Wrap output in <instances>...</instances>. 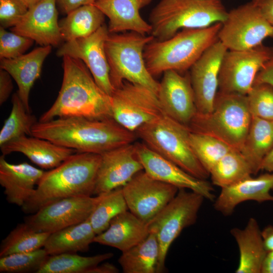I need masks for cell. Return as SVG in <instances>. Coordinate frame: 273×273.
<instances>
[{
  "instance_id": "7dc6e473",
  "label": "cell",
  "mask_w": 273,
  "mask_h": 273,
  "mask_svg": "<svg viewBox=\"0 0 273 273\" xmlns=\"http://www.w3.org/2000/svg\"><path fill=\"white\" fill-rule=\"evenodd\" d=\"M119 269L109 262L100 263L90 270L89 273H117Z\"/></svg>"
},
{
  "instance_id": "9c48e42d",
  "label": "cell",
  "mask_w": 273,
  "mask_h": 273,
  "mask_svg": "<svg viewBox=\"0 0 273 273\" xmlns=\"http://www.w3.org/2000/svg\"><path fill=\"white\" fill-rule=\"evenodd\" d=\"M204 199L200 194L179 189L175 197L147 223L149 233H154L158 242L157 273L164 271L172 243L185 228L196 222Z\"/></svg>"
},
{
  "instance_id": "8fae6325",
  "label": "cell",
  "mask_w": 273,
  "mask_h": 273,
  "mask_svg": "<svg viewBox=\"0 0 273 273\" xmlns=\"http://www.w3.org/2000/svg\"><path fill=\"white\" fill-rule=\"evenodd\" d=\"M110 97L112 118L132 132L164 113L157 94L141 84L124 81Z\"/></svg>"
},
{
  "instance_id": "7a4b0ae2",
  "label": "cell",
  "mask_w": 273,
  "mask_h": 273,
  "mask_svg": "<svg viewBox=\"0 0 273 273\" xmlns=\"http://www.w3.org/2000/svg\"><path fill=\"white\" fill-rule=\"evenodd\" d=\"M63 57V77L58 96L39 122L55 117L112 118L111 100L97 84L90 72L80 59Z\"/></svg>"
},
{
  "instance_id": "4316f807",
  "label": "cell",
  "mask_w": 273,
  "mask_h": 273,
  "mask_svg": "<svg viewBox=\"0 0 273 273\" xmlns=\"http://www.w3.org/2000/svg\"><path fill=\"white\" fill-rule=\"evenodd\" d=\"M230 232L237 244L240 253L239 263L235 272H261L267 252L257 220L250 217L243 229L234 228Z\"/></svg>"
},
{
  "instance_id": "cb8c5ba5",
  "label": "cell",
  "mask_w": 273,
  "mask_h": 273,
  "mask_svg": "<svg viewBox=\"0 0 273 273\" xmlns=\"http://www.w3.org/2000/svg\"><path fill=\"white\" fill-rule=\"evenodd\" d=\"M3 155L13 152L21 153L31 162L43 169H53L77 152L47 140L24 135L1 146Z\"/></svg>"
},
{
  "instance_id": "f907efd6",
  "label": "cell",
  "mask_w": 273,
  "mask_h": 273,
  "mask_svg": "<svg viewBox=\"0 0 273 273\" xmlns=\"http://www.w3.org/2000/svg\"><path fill=\"white\" fill-rule=\"evenodd\" d=\"M28 7L30 8L34 6L36 4L38 3L42 0H21Z\"/></svg>"
},
{
  "instance_id": "f546056e",
  "label": "cell",
  "mask_w": 273,
  "mask_h": 273,
  "mask_svg": "<svg viewBox=\"0 0 273 273\" xmlns=\"http://www.w3.org/2000/svg\"><path fill=\"white\" fill-rule=\"evenodd\" d=\"M105 16L94 4L72 11L59 22L63 40L66 42L89 36L104 24Z\"/></svg>"
},
{
  "instance_id": "b9f144b4",
  "label": "cell",
  "mask_w": 273,
  "mask_h": 273,
  "mask_svg": "<svg viewBox=\"0 0 273 273\" xmlns=\"http://www.w3.org/2000/svg\"><path fill=\"white\" fill-rule=\"evenodd\" d=\"M12 76L5 70L0 69V105L9 98L13 89Z\"/></svg>"
},
{
  "instance_id": "d6986e66",
  "label": "cell",
  "mask_w": 273,
  "mask_h": 273,
  "mask_svg": "<svg viewBox=\"0 0 273 273\" xmlns=\"http://www.w3.org/2000/svg\"><path fill=\"white\" fill-rule=\"evenodd\" d=\"M157 96L164 114L188 126L197 112L189 73L183 75L174 70L164 72Z\"/></svg>"
},
{
  "instance_id": "d4e9b609",
  "label": "cell",
  "mask_w": 273,
  "mask_h": 273,
  "mask_svg": "<svg viewBox=\"0 0 273 273\" xmlns=\"http://www.w3.org/2000/svg\"><path fill=\"white\" fill-rule=\"evenodd\" d=\"M52 47L41 46L15 58L1 59V68L7 71L15 80L18 86L17 93L29 112L31 89L40 75L43 63L51 53Z\"/></svg>"
},
{
  "instance_id": "7c38bea8",
  "label": "cell",
  "mask_w": 273,
  "mask_h": 273,
  "mask_svg": "<svg viewBox=\"0 0 273 273\" xmlns=\"http://www.w3.org/2000/svg\"><path fill=\"white\" fill-rule=\"evenodd\" d=\"M273 55V47L263 44L244 50H227L220 65L218 91L247 95L256 75Z\"/></svg>"
},
{
  "instance_id": "e575fe53",
  "label": "cell",
  "mask_w": 273,
  "mask_h": 273,
  "mask_svg": "<svg viewBox=\"0 0 273 273\" xmlns=\"http://www.w3.org/2000/svg\"><path fill=\"white\" fill-rule=\"evenodd\" d=\"M12 108L0 131V146L24 135L32 136V129L37 122L28 112L17 93L12 97Z\"/></svg>"
},
{
  "instance_id": "4fadbf2b",
  "label": "cell",
  "mask_w": 273,
  "mask_h": 273,
  "mask_svg": "<svg viewBox=\"0 0 273 273\" xmlns=\"http://www.w3.org/2000/svg\"><path fill=\"white\" fill-rule=\"evenodd\" d=\"M179 189L153 178L144 170L122 187L128 210L146 223L175 197Z\"/></svg>"
},
{
  "instance_id": "484cf974",
  "label": "cell",
  "mask_w": 273,
  "mask_h": 273,
  "mask_svg": "<svg viewBox=\"0 0 273 273\" xmlns=\"http://www.w3.org/2000/svg\"><path fill=\"white\" fill-rule=\"evenodd\" d=\"M149 235L147 224L128 210L110 221L108 228L96 235L94 242L124 252L138 244Z\"/></svg>"
},
{
  "instance_id": "9a60e30c",
  "label": "cell",
  "mask_w": 273,
  "mask_h": 273,
  "mask_svg": "<svg viewBox=\"0 0 273 273\" xmlns=\"http://www.w3.org/2000/svg\"><path fill=\"white\" fill-rule=\"evenodd\" d=\"M109 33L108 27L104 24L88 36L66 41L58 49L57 55L81 60L99 86L110 96L115 88L110 80V67L105 48Z\"/></svg>"
},
{
  "instance_id": "1f68e13d",
  "label": "cell",
  "mask_w": 273,
  "mask_h": 273,
  "mask_svg": "<svg viewBox=\"0 0 273 273\" xmlns=\"http://www.w3.org/2000/svg\"><path fill=\"white\" fill-rule=\"evenodd\" d=\"M209 174L212 184L222 188L250 178L253 173L241 152L233 150L215 164Z\"/></svg>"
},
{
  "instance_id": "d590c367",
  "label": "cell",
  "mask_w": 273,
  "mask_h": 273,
  "mask_svg": "<svg viewBox=\"0 0 273 273\" xmlns=\"http://www.w3.org/2000/svg\"><path fill=\"white\" fill-rule=\"evenodd\" d=\"M101 195L100 200L88 218L96 235L105 231L114 217L128 210L122 187Z\"/></svg>"
},
{
  "instance_id": "2e32d148",
  "label": "cell",
  "mask_w": 273,
  "mask_h": 273,
  "mask_svg": "<svg viewBox=\"0 0 273 273\" xmlns=\"http://www.w3.org/2000/svg\"><path fill=\"white\" fill-rule=\"evenodd\" d=\"M134 144L144 170L150 176L178 189H188L200 194L206 199L214 201V189L209 181L192 175L151 149L143 142Z\"/></svg>"
},
{
  "instance_id": "816d5d0a",
  "label": "cell",
  "mask_w": 273,
  "mask_h": 273,
  "mask_svg": "<svg viewBox=\"0 0 273 273\" xmlns=\"http://www.w3.org/2000/svg\"><path fill=\"white\" fill-rule=\"evenodd\" d=\"M267 254H268V255H273V251L268 253Z\"/></svg>"
},
{
  "instance_id": "f6af8a7d",
  "label": "cell",
  "mask_w": 273,
  "mask_h": 273,
  "mask_svg": "<svg viewBox=\"0 0 273 273\" xmlns=\"http://www.w3.org/2000/svg\"><path fill=\"white\" fill-rule=\"evenodd\" d=\"M267 21L273 26V0H252Z\"/></svg>"
},
{
  "instance_id": "d6a6232c",
  "label": "cell",
  "mask_w": 273,
  "mask_h": 273,
  "mask_svg": "<svg viewBox=\"0 0 273 273\" xmlns=\"http://www.w3.org/2000/svg\"><path fill=\"white\" fill-rule=\"evenodd\" d=\"M113 255L111 252L92 256H82L76 253L50 255L37 273H89L94 267Z\"/></svg>"
},
{
  "instance_id": "60d3db41",
  "label": "cell",
  "mask_w": 273,
  "mask_h": 273,
  "mask_svg": "<svg viewBox=\"0 0 273 273\" xmlns=\"http://www.w3.org/2000/svg\"><path fill=\"white\" fill-rule=\"evenodd\" d=\"M28 10L21 0H0L1 27L15 26Z\"/></svg>"
},
{
  "instance_id": "7402d4cb",
  "label": "cell",
  "mask_w": 273,
  "mask_h": 273,
  "mask_svg": "<svg viewBox=\"0 0 273 273\" xmlns=\"http://www.w3.org/2000/svg\"><path fill=\"white\" fill-rule=\"evenodd\" d=\"M27 162L12 164L4 155L0 157V184L7 201L22 207L33 194L44 173Z\"/></svg>"
},
{
  "instance_id": "5bb4252c",
  "label": "cell",
  "mask_w": 273,
  "mask_h": 273,
  "mask_svg": "<svg viewBox=\"0 0 273 273\" xmlns=\"http://www.w3.org/2000/svg\"><path fill=\"white\" fill-rule=\"evenodd\" d=\"M101 198V195L62 199L26 217L24 222L35 231L51 234L87 219Z\"/></svg>"
},
{
  "instance_id": "f1b7e54d",
  "label": "cell",
  "mask_w": 273,
  "mask_h": 273,
  "mask_svg": "<svg viewBox=\"0 0 273 273\" xmlns=\"http://www.w3.org/2000/svg\"><path fill=\"white\" fill-rule=\"evenodd\" d=\"M273 148V121L252 117L241 153L249 164L253 174L260 170L262 163Z\"/></svg>"
},
{
  "instance_id": "5b68a950",
  "label": "cell",
  "mask_w": 273,
  "mask_h": 273,
  "mask_svg": "<svg viewBox=\"0 0 273 273\" xmlns=\"http://www.w3.org/2000/svg\"><path fill=\"white\" fill-rule=\"evenodd\" d=\"M228 13L221 0H160L150 15L151 34L158 40H165L181 29L222 23Z\"/></svg>"
},
{
  "instance_id": "8992f818",
  "label": "cell",
  "mask_w": 273,
  "mask_h": 273,
  "mask_svg": "<svg viewBox=\"0 0 273 273\" xmlns=\"http://www.w3.org/2000/svg\"><path fill=\"white\" fill-rule=\"evenodd\" d=\"M251 119L247 95L218 91L211 112H196L188 127L191 132L211 135L240 151Z\"/></svg>"
},
{
  "instance_id": "74e56055",
  "label": "cell",
  "mask_w": 273,
  "mask_h": 273,
  "mask_svg": "<svg viewBox=\"0 0 273 273\" xmlns=\"http://www.w3.org/2000/svg\"><path fill=\"white\" fill-rule=\"evenodd\" d=\"M50 255L43 248L15 253L0 258V272L37 273Z\"/></svg>"
},
{
  "instance_id": "4dcf8cb0",
  "label": "cell",
  "mask_w": 273,
  "mask_h": 273,
  "mask_svg": "<svg viewBox=\"0 0 273 273\" xmlns=\"http://www.w3.org/2000/svg\"><path fill=\"white\" fill-rule=\"evenodd\" d=\"M159 255L157 237L149 233L144 240L122 252L118 262L124 273H157Z\"/></svg>"
},
{
  "instance_id": "c3c4849f",
  "label": "cell",
  "mask_w": 273,
  "mask_h": 273,
  "mask_svg": "<svg viewBox=\"0 0 273 273\" xmlns=\"http://www.w3.org/2000/svg\"><path fill=\"white\" fill-rule=\"evenodd\" d=\"M261 170L268 172H273V148L264 159Z\"/></svg>"
},
{
  "instance_id": "ac0fdd59",
  "label": "cell",
  "mask_w": 273,
  "mask_h": 273,
  "mask_svg": "<svg viewBox=\"0 0 273 273\" xmlns=\"http://www.w3.org/2000/svg\"><path fill=\"white\" fill-rule=\"evenodd\" d=\"M143 170L134 143L107 151L101 154L94 195L122 187Z\"/></svg>"
},
{
  "instance_id": "7bdbcfd3",
  "label": "cell",
  "mask_w": 273,
  "mask_h": 273,
  "mask_svg": "<svg viewBox=\"0 0 273 273\" xmlns=\"http://www.w3.org/2000/svg\"><path fill=\"white\" fill-rule=\"evenodd\" d=\"M267 83L273 86V55L259 71L254 84Z\"/></svg>"
},
{
  "instance_id": "bcb514c9",
  "label": "cell",
  "mask_w": 273,
  "mask_h": 273,
  "mask_svg": "<svg viewBox=\"0 0 273 273\" xmlns=\"http://www.w3.org/2000/svg\"><path fill=\"white\" fill-rule=\"evenodd\" d=\"M261 236L267 254L273 251V225L266 226L261 231Z\"/></svg>"
},
{
  "instance_id": "52a82bcc",
  "label": "cell",
  "mask_w": 273,
  "mask_h": 273,
  "mask_svg": "<svg viewBox=\"0 0 273 273\" xmlns=\"http://www.w3.org/2000/svg\"><path fill=\"white\" fill-rule=\"evenodd\" d=\"M135 132L151 149L192 175L201 179L210 176L191 147L188 126L163 113Z\"/></svg>"
},
{
  "instance_id": "3957f363",
  "label": "cell",
  "mask_w": 273,
  "mask_h": 273,
  "mask_svg": "<svg viewBox=\"0 0 273 273\" xmlns=\"http://www.w3.org/2000/svg\"><path fill=\"white\" fill-rule=\"evenodd\" d=\"M101 160L100 154L76 152L45 171L32 195L21 207L22 211L33 214L62 199L93 195Z\"/></svg>"
},
{
  "instance_id": "ab89813d",
  "label": "cell",
  "mask_w": 273,
  "mask_h": 273,
  "mask_svg": "<svg viewBox=\"0 0 273 273\" xmlns=\"http://www.w3.org/2000/svg\"><path fill=\"white\" fill-rule=\"evenodd\" d=\"M34 41L0 27V59H13L24 55Z\"/></svg>"
},
{
  "instance_id": "603a6c76",
  "label": "cell",
  "mask_w": 273,
  "mask_h": 273,
  "mask_svg": "<svg viewBox=\"0 0 273 273\" xmlns=\"http://www.w3.org/2000/svg\"><path fill=\"white\" fill-rule=\"evenodd\" d=\"M153 0H96L94 5L109 19L110 33L131 31L146 35L152 27L141 17L140 11Z\"/></svg>"
},
{
  "instance_id": "8d00e7d4",
  "label": "cell",
  "mask_w": 273,
  "mask_h": 273,
  "mask_svg": "<svg viewBox=\"0 0 273 273\" xmlns=\"http://www.w3.org/2000/svg\"><path fill=\"white\" fill-rule=\"evenodd\" d=\"M189 142L196 157L209 173L223 156L235 150L211 135L191 131Z\"/></svg>"
},
{
  "instance_id": "ba28073f",
  "label": "cell",
  "mask_w": 273,
  "mask_h": 273,
  "mask_svg": "<svg viewBox=\"0 0 273 273\" xmlns=\"http://www.w3.org/2000/svg\"><path fill=\"white\" fill-rule=\"evenodd\" d=\"M154 39L151 34L144 35L133 31L109 33L105 48L110 80L115 89L128 81L146 86L157 95L159 83L148 70L144 58L146 46Z\"/></svg>"
},
{
  "instance_id": "ee69618b",
  "label": "cell",
  "mask_w": 273,
  "mask_h": 273,
  "mask_svg": "<svg viewBox=\"0 0 273 273\" xmlns=\"http://www.w3.org/2000/svg\"><path fill=\"white\" fill-rule=\"evenodd\" d=\"M96 0H56L61 11L67 15L77 8L87 5L94 4Z\"/></svg>"
},
{
  "instance_id": "83f0119b",
  "label": "cell",
  "mask_w": 273,
  "mask_h": 273,
  "mask_svg": "<svg viewBox=\"0 0 273 273\" xmlns=\"http://www.w3.org/2000/svg\"><path fill=\"white\" fill-rule=\"evenodd\" d=\"M96 234L88 219L51 233L43 248L49 255L86 252Z\"/></svg>"
},
{
  "instance_id": "ffe728a7",
  "label": "cell",
  "mask_w": 273,
  "mask_h": 273,
  "mask_svg": "<svg viewBox=\"0 0 273 273\" xmlns=\"http://www.w3.org/2000/svg\"><path fill=\"white\" fill-rule=\"evenodd\" d=\"M58 16L56 0H42L29 8L11 30L40 46H56L63 40Z\"/></svg>"
},
{
  "instance_id": "44dd1931",
  "label": "cell",
  "mask_w": 273,
  "mask_h": 273,
  "mask_svg": "<svg viewBox=\"0 0 273 273\" xmlns=\"http://www.w3.org/2000/svg\"><path fill=\"white\" fill-rule=\"evenodd\" d=\"M272 189L273 173L267 172L257 177H251L221 188L218 196L214 201L213 206L223 215H230L238 205L246 201L273 202V196L270 193Z\"/></svg>"
},
{
  "instance_id": "30bf717a",
  "label": "cell",
  "mask_w": 273,
  "mask_h": 273,
  "mask_svg": "<svg viewBox=\"0 0 273 273\" xmlns=\"http://www.w3.org/2000/svg\"><path fill=\"white\" fill-rule=\"evenodd\" d=\"M273 37V26L251 1L228 12L218 39L228 50L250 49Z\"/></svg>"
},
{
  "instance_id": "836d02e7",
  "label": "cell",
  "mask_w": 273,
  "mask_h": 273,
  "mask_svg": "<svg viewBox=\"0 0 273 273\" xmlns=\"http://www.w3.org/2000/svg\"><path fill=\"white\" fill-rule=\"evenodd\" d=\"M50 234L35 231L25 222L19 223L2 241L0 257L41 248Z\"/></svg>"
},
{
  "instance_id": "e0dca14e",
  "label": "cell",
  "mask_w": 273,
  "mask_h": 273,
  "mask_svg": "<svg viewBox=\"0 0 273 273\" xmlns=\"http://www.w3.org/2000/svg\"><path fill=\"white\" fill-rule=\"evenodd\" d=\"M227 50L218 40L203 53L190 69L197 113L207 114L213 109L218 89L220 63Z\"/></svg>"
},
{
  "instance_id": "f35d334b",
  "label": "cell",
  "mask_w": 273,
  "mask_h": 273,
  "mask_svg": "<svg viewBox=\"0 0 273 273\" xmlns=\"http://www.w3.org/2000/svg\"><path fill=\"white\" fill-rule=\"evenodd\" d=\"M252 117L273 121V86L267 83L254 84L247 95Z\"/></svg>"
},
{
  "instance_id": "681fc988",
  "label": "cell",
  "mask_w": 273,
  "mask_h": 273,
  "mask_svg": "<svg viewBox=\"0 0 273 273\" xmlns=\"http://www.w3.org/2000/svg\"><path fill=\"white\" fill-rule=\"evenodd\" d=\"M261 273H273V255H267L262 267Z\"/></svg>"
},
{
  "instance_id": "277c9868",
  "label": "cell",
  "mask_w": 273,
  "mask_h": 273,
  "mask_svg": "<svg viewBox=\"0 0 273 273\" xmlns=\"http://www.w3.org/2000/svg\"><path fill=\"white\" fill-rule=\"evenodd\" d=\"M222 23L202 28L183 29L163 40L155 39L144 51L147 68L154 77L168 70L190 69L203 53L217 41Z\"/></svg>"
},
{
  "instance_id": "6da1fadb",
  "label": "cell",
  "mask_w": 273,
  "mask_h": 273,
  "mask_svg": "<svg viewBox=\"0 0 273 273\" xmlns=\"http://www.w3.org/2000/svg\"><path fill=\"white\" fill-rule=\"evenodd\" d=\"M32 136L47 140L79 153L102 154L134 143L138 138L113 118L93 119L84 117L58 118L37 121Z\"/></svg>"
}]
</instances>
